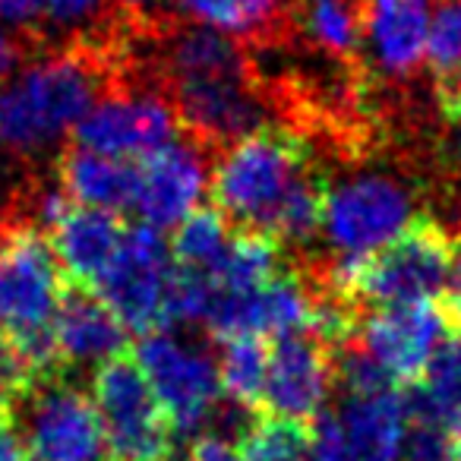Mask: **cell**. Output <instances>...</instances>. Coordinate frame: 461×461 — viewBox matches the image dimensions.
Returning <instances> with one entry per match:
<instances>
[{"label": "cell", "mask_w": 461, "mask_h": 461, "mask_svg": "<svg viewBox=\"0 0 461 461\" xmlns=\"http://www.w3.org/2000/svg\"><path fill=\"white\" fill-rule=\"evenodd\" d=\"M123 230L127 228L117 212L73 203L67 215L48 230V244H51L67 282L92 288L114 259Z\"/></svg>", "instance_id": "obj_19"}, {"label": "cell", "mask_w": 461, "mask_h": 461, "mask_svg": "<svg viewBox=\"0 0 461 461\" xmlns=\"http://www.w3.org/2000/svg\"><path fill=\"white\" fill-rule=\"evenodd\" d=\"M117 16L127 26L130 39H142V35L161 32L171 26L177 16V0H114Z\"/></svg>", "instance_id": "obj_29"}, {"label": "cell", "mask_w": 461, "mask_h": 461, "mask_svg": "<svg viewBox=\"0 0 461 461\" xmlns=\"http://www.w3.org/2000/svg\"><path fill=\"white\" fill-rule=\"evenodd\" d=\"M310 167L313 155L303 133L288 123H269L221 152L209 177L215 212L230 230L269 238L282 199Z\"/></svg>", "instance_id": "obj_2"}, {"label": "cell", "mask_w": 461, "mask_h": 461, "mask_svg": "<svg viewBox=\"0 0 461 461\" xmlns=\"http://www.w3.org/2000/svg\"><path fill=\"white\" fill-rule=\"evenodd\" d=\"M427 64L446 86H461V0H439L429 16Z\"/></svg>", "instance_id": "obj_27"}, {"label": "cell", "mask_w": 461, "mask_h": 461, "mask_svg": "<svg viewBox=\"0 0 461 461\" xmlns=\"http://www.w3.org/2000/svg\"><path fill=\"white\" fill-rule=\"evenodd\" d=\"M266 366H269V348L259 335H238L221 341V360L215 364L221 395L247 411H259Z\"/></svg>", "instance_id": "obj_24"}, {"label": "cell", "mask_w": 461, "mask_h": 461, "mask_svg": "<svg viewBox=\"0 0 461 461\" xmlns=\"http://www.w3.org/2000/svg\"><path fill=\"white\" fill-rule=\"evenodd\" d=\"M171 247L165 234L149 224L123 230L121 247L108 269L92 285V294L133 335H155L167 326V282H171Z\"/></svg>", "instance_id": "obj_8"}, {"label": "cell", "mask_w": 461, "mask_h": 461, "mask_svg": "<svg viewBox=\"0 0 461 461\" xmlns=\"http://www.w3.org/2000/svg\"><path fill=\"white\" fill-rule=\"evenodd\" d=\"M140 370L146 373L174 436H193L215 420L221 408L215 360L167 332H155L133 351Z\"/></svg>", "instance_id": "obj_10"}, {"label": "cell", "mask_w": 461, "mask_h": 461, "mask_svg": "<svg viewBox=\"0 0 461 461\" xmlns=\"http://www.w3.org/2000/svg\"><path fill=\"white\" fill-rule=\"evenodd\" d=\"M458 461H461V429H458Z\"/></svg>", "instance_id": "obj_36"}, {"label": "cell", "mask_w": 461, "mask_h": 461, "mask_svg": "<svg viewBox=\"0 0 461 461\" xmlns=\"http://www.w3.org/2000/svg\"><path fill=\"white\" fill-rule=\"evenodd\" d=\"M446 335V313L433 301L376 307L357 322L351 339L385 370L395 385L414 383Z\"/></svg>", "instance_id": "obj_14"}, {"label": "cell", "mask_w": 461, "mask_h": 461, "mask_svg": "<svg viewBox=\"0 0 461 461\" xmlns=\"http://www.w3.org/2000/svg\"><path fill=\"white\" fill-rule=\"evenodd\" d=\"M0 411L14 423L29 461H108L102 420L73 370L23 379Z\"/></svg>", "instance_id": "obj_4"}, {"label": "cell", "mask_w": 461, "mask_h": 461, "mask_svg": "<svg viewBox=\"0 0 461 461\" xmlns=\"http://www.w3.org/2000/svg\"><path fill=\"white\" fill-rule=\"evenodd\" d=\"M92 404L102 420L108 461H171L174 429L130 351L92 373Z\"/></svg>", "instance_id": "obj_5"}, {"label": "cell", "mask_w": 461, "mask_h": 461, "mask_svg": "<svg viewBox=\"0 0 461 461\" xmlns=\"http://www.w3.org/2000/svg\"><path fill=\"white\" fill-rule=\"evenodd\" d=\"M127 67L123 48L73 45L48 51L0 86V149L23 171H51L77 123L114 89Z\"/></svg>", "instance_id": "obj_1"}, {"label": "cell", "mask_w": 461, "mask_h": 461, "mask_svg": "<svg viewBox=\"0 0 461 461\" xmlns=\"http://www.w3.org/2000/svg\"><path fill=\"white\" fill-rule=\"evenodd\" d=\"M29 174H32V171H26L20 180H7V167H4V149H0V224H7L16 196H20V186H23V180H26Z\"/></svg>", "instance_id": "obj_33"}, {"label": "cell", "mask_w": 461, "mask_h": 461, "mask_svg": "<svg viewBox=\"0 0 461 461\" xmlns=\"http://www.w3.org/2000/svg\"><path fill=\"white\" fill-rule=\"evenodd\" d=\"M429 0H366L364 45L379 73L411 79L427 64Z\"/></svg>", "instance_id": "obj_15"}, {"label": "cell", "mask_w": 461, "mask_h": 461, "mask_svg": "<svg viewBox=\"0 0 461 461\" xmlns=\"http://www.w3.org/2000/svg\"><path fill=\"white\" fill-rule=\"evenodd\" d=\"M184 136L171 102L158 86L130 67L114 89H108L95 102V108L77 123L70 142L111 155V158H146Z\"/></svg>", "instance_id": "obj_7"}, {"label": "cell", "mask_w": 461, "mask_h": 461, "mask_svg": "<svg viewBox=\"0 0 461 461\" xmlns=\"http://www.w3.org/2000/svg\"><path fill=\"white\" fill-rule=\"evenodd\" d=\"M64 285L58 257L39 228H0V329L7 339L51 329Z\"/></svg>", "instance_id": "obj_9"}, {"label": "cell", "mask_w": 461, "mask_h": 461, "mask_svg": "<svg viewBox=\"0 0 461 461\" xmlns=\"http://www.w3.org/2000/svg\"><path fill=\"white\" fill-rule=\"evenodd\" d=\"M442 111L448 121V152L461 171V86H446L442 89Z\"/></svg>", "instance_id": "obj_32"}, {"label": "cell", "mask_w": 461, "mask_h": 461, "mask_svg": "<svg viewBox=\"0 0 461 461\" xmlns=\"http://www.w3.org/2000/svg\"><path fill=\"white\" fill-rule=\"evenodd\" d=\"M335 385L332 348L313 332L276 339L263 385V411L310 423L322 414Z\"/></svg>", "instance_id": "obj_13"}, {"label": "cell", "mask_w": 461, "mask_h": 461, "mask_svg": "<svg viewBox=\"0 0 461 461\" xmlns=\"http://www.w3.org/2000/svg\"><path fill=\"white\" fill-rule=\"evenodd\" d=\"M366 0H291L285 41L354 70L364 51Z\"/></svg>", "instance_id": "obj_16"}, {"label": "cell", "mask_w": 461, "mask_h": 461, "mask_svg": "<svg viewBox=\"0 0 461 461\" xmlns=\"http://www.w3.org/2000/svg\"><path fill=\"white\" fill-rule=\"evenodd\" d=\"M127 329L114 313L83 285L67 282L54 313L58 351L70 370L83 364H104L114 354L127 351Z\"/></svg>", "instance_id": "obj_18"}, {"label": "cell", "mask_w": 461, "mask_h": 461, "mask_svg": "<svg viewBox=\"0 0 461 461\" xmlns=\"http://www.w3.org/2000/svg\"><path fill=\"white\" fill-rule=\"evenodd\" d=\"M184 461H240V455L228 439H221L215 433H203L190 442Z\"/></svg>", "instance_id": "obj_31"}, {"label": "cell", "mask_w": 461, "mask_h": 461, "mask_svg": "<svg viewBox=\"0 0 461 461\" xmlns=\"http://www.w3.org/2000/svg\"><path fill=\"white\" fill-rule=\"evenodd\" d=\"M291 0H177V16L259 51L288 35Z\"/></svg>", "instance_id": "obj_21"}, {"label": "cell", "mask_w": 461, "mask_h": 461, "mask_svg": "<svg viewBox=\"0 0 461 461\" xmlns=\"http://www.w3.org/2000/svg\"><path fill=\"white\" fill-rule=\"evenodd\" d=\"M0 461H29L26 448H23L20 436H16L14 423L7 420L4 411H0Z\"/></svg>", "instance_id": "obj_34"}, {"label": "cell", "mask_w": 461, "mask_h": 461, "mask_svg": "<svg viewBox=\"0 0 461 461\" xmlns=\"http://www.w3.org/2000/svg\"><path fill=\"white\" fill-rule=\"evenodd\" d=\"M51 167L60 190L77 205L108 209V212H121L127 205H133V193H136L133 158H111V155L92 152V149L67 142Z\"/></svg>", "instance_id": "obj_20"}, {"label": "cell", "mask_w": 461, "mask_h": 461, "mask_svg": "<svg viewBox=\"0 0 461 461\" xmlns=\"http://www.w3.org/2000/svg\"><path fill=\"white\" fill-rule=\"evenodd\" d=\"M209 149L177 136L165 149L136 158L133 209L149 228H177L190 212H196L209 186Z\"/></svg>", "instance_id": "obj_12"}, {"label": "cell", "mask_w": 461, "mask_h": 461, "mask_svg": "<svg viewBox=\"0 0 461 461\" xmlns=\"http://www.w3.org/2000/svg\"><path fill=\"white\" fill-rule=\"evenodd\" d=\"M0 26L35 39L41 51L123 48L130 41L114 0H0Z\"/></svg>", "instance_id": "obj_11"}, {"label": "cell", "mask_w": 461, "mask_h": 461, "mask_svg": "<svg viewBox=\"0 0 461 461\" xmlns=\"http://www.w3.org/2000/svg\"><path fill=\"white\" fill-rule=\"evenodd\" d=\"M452 238L433 221H414L402 238L366 259H335L310 285L354 303L404 307L427 303L446 291L452 266Z\"/></svg>", "instance_id": "obj_3"}, {"label": "cell", "mask_w": 461, "mask_h": 461, "mask_svg": "<svg viewBox=\"0 0 461 461\" xmlns=\"http://www.w3.org/2000/svg\"><path fill=\"white\" fill-rule=\"evenodd\" d=\"M448 301H452V313L461 320V244H455L452 250V266H448Z\"/></svg>", "instance_id": "obj_35"}, {"label": "cell", "mask_w": 461, "mask_h": 461, "mask_svg": "<svg viewBox=\"0 0 461 461\" xmlns=\"http://www.w3.org/2000/svg\"><path fill=\"white\" fill-rule=\"evenodd\" d=\"M345 461H402L408 408L404 392H373V395H345L335 411Z\"/></svg>", "instance_id": "obj_17"}, {"label": "cell", "mask_w": 461, "mask_h": 461, "mask_svg": "<svg viewBox=\"0 0 461 461\" xmlns=\"http://www.w3.org/2000/svg\"><path fill=\"white\" fill-rule=\"evenodd\" d=\"M230 224L218 215L215 209H196L177 224L171 238V259L174 266L190 272H203L212 276L215 266L221 263L224 250L230 244Z\"/></svg>", "instance_id": "obj_25"}, {"label": "cell", "mask_w": 461, "mask_h": 461, "mask_svg": "<svg viewBox=\"0 0 461 461\" xmlns=\"http://www.w3.org/2000/svg\"><path fill=\"white\" fill-rule=\"evenodd\" d=\"M402 461H458V429L408 411Z\"/></svg>", "instance_id": "obj_28"}, {"label": "cell", "mask_w": 461, "mask_h": 461, "mask_svg": "<svg viewBox=\"0 0 461 461\" xmlns=\"http://www.w3.org/2000/svg\"><path fill=\"white\" fill-rule=\"evenodd\" d=\"M404 408L461 429V329L442 335L420 376L404 392Z\"/></svg>", "instance_id": "obj_22"}, {"label": "cell", "mask_w": 461, "mask_h": 461, "mask_svg": "<svg viewBox=\"0 0 461 461\" xmlns=\"http://www.w3.org/2000/svg\"><path fill=\"white\" fill-rule=\"evenodd\" d=\"M41 54L48 51H41V45L35 39L16 32V29L0 26V86L7 83V79H14L23 67H29Z\"/></svg>", "instance_id": "obj_30"}, {"label": "cell", "mask_w": 461, "mask_h": 461, "mask_svg": "<svg viewBox=\"0 0 461 461\" xmlns=\"http://www.w3.org/2000/svg\"><path fill=\"white\" fill-rule=\"evenodd\" d=\"M414 193L389 174H354L326 186L322 238L335 259H366L417 221Z\"/></svg>", "instance_id": "obj_6"}, {"label": "cell", "mask_w": 461, "mask_h": 461, "mask_svg": "<svg viewBox=\"0 0 461 461\" xmlns=\"http://www.w3.org/2000/svg\"><path fill=\"white\" fill-rule=\"evenodd\" d=\"M278 272H282V247L276 240L266 234H253V230H234L221 263L209 278L215 291L240 294V291L259 288Z\"/></svg>", "instance_id": "obj_23"}, {"label": "cell", "mask_w": 461, "mask_h": 461, "mask_svg": "<svg viewBox=\"0 0 461 461\" xmlns=\"http://www.w3.org/2000/svg\"><path fill=\"white\" fill-rule=\"evenodd\" d=\"M238 455L240 461H307L310 423L276 414L250 417V423L240 429Z\"/></svg>", "instance_id": "obj_26"}]
</instances>
